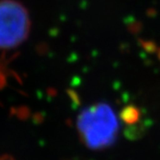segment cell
<instances>
[{"mask_svg": "<svg viewBox=\"0 0 160 160\" xmlns=\"http://www.w3.org/2000/svg\"><path fill=\"white\" fill-rule=\"evenodd\" d=\"M77 129L86 146L100 150L115 142L119 131L118 117L108 104L97 103L79 114Z\"/></svg>", "mask_w": 160, "mask_h": 160, "instance_id": "1", "label": "cell"}, {"mask_svg": "<svg viewBox=\"0 0 160 160\" xmlns=\"http://www.w3.org/2000/svg\"><path fill=\"white\" fill-rule=\"evenodd\" d=\"M31 21L26 8L16 0H0V49L16 48L30 32Z\"/></svg>", "mask_w": 160, "mask_h": 160, "instance_id": "2", "label": "cell"}, {"mask_svg": "<svg viewBox=\"0 0 160 160\" xmlns=\"http://www.w3.org/2000/svg\"><path fill=\"white\" fill-rule=\"evenodd\" d=\"M0 160H15V159L10 155H3L0 156Z\"/></svg>", "mask_w": 160, "mask_h": 160, "instance_id": "3", "label": "cell"}]
</instances>
